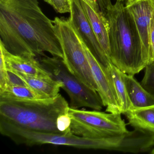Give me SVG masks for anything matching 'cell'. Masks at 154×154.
I'll list each match as a JSON object with an SVG mask.
<instances>
[{"mask_svg":"<svg viewBox=\"0 0 154 154\" xmlns=\"http://www.w3.org/2000/svg\"><path fill=\"white\" fill-rule=\"evenodd\" d=\"M9 72L17 76L26 85L41 94L45 99L56 96L63 86L62 82L53 78L38 77L17 71Z\"/></svg>","mask_w":154,"mask_h":154,"instance_id":"7c38bea8","label":"cell"},{"mask_svg":"<svg viewBox=\"0 0 154 154\" xmlns=\"http://www.w3.org/2000/svg\"><path fill=\"white\" fill-rule=\"evenodd\" d=\"M152 153H154V149H153V151H152Z\"/></svg>","mask_w":154,"mask_h":154,"instance_id":"484cf974","label":"cell"},{"mask_svg":"<svg viewBox=\"0 0 154 154\" xmlns=\"http://www.w3.org/2000/svg\"><path fill=\"white\" fill-rule=\"evenodd\" d=\"M116 1L122 2L124 1H127V0H116Z\"/></svg>","mask_w":154,"mask_h":154,"instance_id":"d4e9b609","label":"cell"},{"mask_svg":"<svg viewBox=\"0 0 154 154\" xmlns=\"http://www.w3.org/2000/svg\"><path fill=\"white\" fill-rule=\"evenodd\" d=\"M0 48H2L8 72L17 71L29 75L44 78H53L38 60L33 57L16 55L9 52L0 40Z\"/></svg>","mask_w":154,"mask_h":154,"instance_id":"8fae6325","label":"cell"},{"mask_svg":"<svg viewBox=\"0 0 154 154\" xmlns=\"http://www.w3.org/2000/svg\"><path fill=\"white\" fill-rule=\"evenodd\" d=\"M0 132L16 144L28 146L53 144L80 149L116 151L122 141V137L119 134L104 138L92 139L76 136L72 132L65 134L38 132L1 121Z\"/></svg>","mask_w":154,"mask_h":154,"instance_id":"277c9868","label":"cell"},{"mask_svg":"<svg viewBox=\"0 0 154 154\" xmlns=\"http://www.w3.org/2000/svg\"><path fill=\"white\" fill-rule=\"evenodd\" d=\"M80 1L100 45L105 54L110 59L109 42L107 19L102 14L101 12L97 13L95 12L82 0Z\"/></svg>","mask_w":154,"mask_h":154,"instance_id":"4fadbf2b","label":"cell"},{"mask_svg":"<svg viewBox=\"0 0 154 154\" xmlns=\"http://www.w3.org/2000/svg\"><path fill=\"white\" fill-rule=\"evenodd\" d=\"M69 19L82 41L97 60L105 68H108L111 62L100 45L80 0H72Z\"/></svg>","mask_w":154,"mask_h":154,"instance_id":"30bf717a","label":"cell"},{"mask_svg":"<svg viewBox=\"0 0 154 154\" xmlns=\"http://www.w3.org/2000/svg\"><path fill=\"white\" fill-rule=\"evenodd\" d=\"M123 77L130 100L134 108L154 105V95L145 90L133 75L123 73Z\"/></svg>","mask_w":154,"mask_h":154,"instance_id":"5bb4252c","label":"cell"},{"mask_svg":"<svg viewBox=\"0 0 154 154\" xmlns=\"http://www.w3.org/2000/svg\"><path fill=\"white\" fill-rule=\"evenodd\" d=\"M0 36L13 54L37 57L47 52L63 58L53 21L43 13L38 0H0Z\"/></svg>","mask_w":154,"mask_h":154,"instance_id":"6da1fadb","label":"cell"},{"mask_svg":"<svg viewBox=\"0 0 154 154\" xmlns=\"http://www.w3.org/2000/svg\"><path fill=\"white\" fill-rule=\"evenodd\" d=\"M72 133L86 138L99 139L128 131L121 113L69 108Z\"/></svg>","mask_w":154,"mask_h":154,"instance_id":"52a82bcc","label":"cell"},{"mask_svg":"<svg viewBox=\"0 0 154 154\" xmlns=\"http://www.w3.org/2000/svg\"><path fill=\"white\" fill-rule=\"evenodd\" d=\"M82 1L89 5L95 12L97 13H100V12L96 0H82Z\"/></svg>","mask_w":154,"mask_h":154,"instance_id":"cb8c5ba5","label":"cell"},{"mask_svg":"<svg viewBox=\"0 0 154 154\" xmlns=\"http://www.w3.org/2000/svg\"><path fill=\"white\" fill-rule=\"evenodd\" d=\"M114 85L120 105L122 114H125L134 109L128 94L124 82L123 72L112 63L107 68Z\"/></svg>","mask_w":154,"mask_h":154,"instance_id":"2e32d148","label":"cell"},{"mask_svg":"<svg viewBox=\"0 0 154 154\" xmlns=\"http://www.w3.org/2000/svg\"><path fill=\"white\" fill-rule=\"evenodd\" d=\"M18 80V77L16 81L12 79L8 86L0 90V101L45 99L41 94L26 85L22 81L17 82Z\"/></svg>","mask_w":154,"mask_h":154,"instance_id":"9a60e30c","label":"cell"},{"mask_svg":"<svg viewBox=\"0 0 154 154\" xmlns=\"http://www.w3.org/2000/svg\"><path fill=\"white\" fill-rule=\"evenodd\" d=\"M70 106L60 94L46 99L0 101V121L29 130L62 134L57 120Z\"/></svg>","mask_w":154,"mask_h":154,"instance_id":"3957f363","label":"cell"},{"mask_svg":"<svg viewBox=\"0 0 154 154\" xmlns=\"http://www.w3.org/2000/svg\"><path fill=\"white\" fill-rule=\"evenodd\" d=\"M63 53V60L68 70L84 83L97 91L82 41L70 19L55 18L52 20Z\"/></svg>","mask_w":154,"mask_h":154,"instance_id":"8992f818","label":"cell"},{"mask_svg":"<svg viewBox=\"0 0 154 154\" xmlns=\"http://www.w3.org/2000/svg\"><path fill=\"white\" fill-rule=\"evenodd\" d=\"M51 5L57 12L60 13H71L72 2L70 0H44Z\"/></svg>","mask_w":154,"mask_h":154,"instance_id":"ffe728a7","label":"cell"},{"mask_svg":"<svg viewBox=\"0 0 154 154\" xmlns=\"http://www.w3.org/2000/svg\"><path fill=\"white\" fill-rule=\"evenodd\" d=\"M133 128L154 132V105L133 109L124 114Z\"/></svg>","mask_w":154,"mask_h":154,"instance_id":"e0dca14e","label":"cell"},{"mask_svg":"<svg viewBox=\"0 0 154 154\" xmlns=\"http://www.w3.org/2000/svg\"><path fill=\"white\" fill-rule=\"evenodd\" d=\"M70 1H71V2H72V0H70Z\"/></svg>","mask_w":154,"mask_h":154,"instance_id":"4316f807","label":"cell"},{"mask_svg":"<svg viewBox=\"0 0 154 154\" xmlns=\"http://www.w3.org/2000/svg\"><path fill=\"white\" fill-rule=\"evenodd\" d=\"M38 61L53 79L63 83L62 88L70 98V108L87 107L100 111L104 107L98 92L88 87L73 74L65 64L63 58L45 55Z\"/></svg>","mask_w":154,"mask_h":154,"instance_id":"5b68a950","label":"cell"},{"mask_svg":"<svg viewBox=\"0 0 154 154\" xmlns=\"http://www.w3.org/2000/svg\"><path fill=\"white\" fill-rule=\"evenodd\" d=\"M145 69L144 76L140 84L145 90L154 95V62L148 65Z\"/></svg>","mask_w":154,"mask_h":154,"instance_id":"ac0fdd59","label":"cell"},{"mask_svg":"<svg viewBox=\"0 0 154 154\" xmlns=\"http://www.w3.org/2000/svg\"><path fill=\"white\" fill-rule=\"evenodd\" d=\"M71 118L68 112L61 114L57 118V127L61 134H67L71 132Z\"/></svg>","mask_w":154,"mask_h":154,"instance_id":"44dd1931","label":"cell"},{"mask_svg":"<svg viewBox=\"0 0 154 154\" xmlns=\"http://www.w3.org/2000/svg\"><path fill=\"white\" fill-rule=\"evenodd\" d=\"M0 90L4 89L11 82L10 73L8 71L2 48H0Z\"/></svg>","mask_w":154,"mask_h":154,"instance_id":"d6986e66","label":"cell"},{"mask_svg":"<svg viewBox=\"0 0 154 154\" xmlns=\"http://www.w3.org/2000/svg\"><path fill=\"white\" fill-rule=\"evenodd\" d=\"M81 41L93 77L97 86V92L102 100L104 107H106V111L122 114L120 105L114 85L107 68L97 60L82 39Z\"/></svg>","mask_w":154,"mask_h":154,"instance_id":"ba28073f","label":"cell"},{"mask_svg":"<svg viewBox=\"0 0 154 154\" xmlns=\"http://www.w3.org/2000/svg\"><path fill=\"white\" fill-rule=\"evenodd\" d=\"M125 7L135 22L144 57L150 63L153 61L149 34L154 13V0H127Z\"/></svg>","mask_w":154,"mask_h":154,"instance_id":"9c48e42d","label":"cell"},{"mask_svg":"<svg viewBox=\"0 0 154 154\" xmlns=\"http://www.w3.org/2000/svg\"><path fill=\"white\" fill-rule=\"evenodd\" d=\"M105 17L111 62L122 72L134 76L149 64L143 54L134 20L122 2H116Z\"/></svg>","mask_w":154,"mask_h":154,"instance_id":"7a4b0ae2","label":"cell"},{"mask_svg":"<svg viewBox=\"0 0 154 154\" xmlns=\"http://www.w3.org/2000/svg\"><path fill=\"white\" fill-rule=\"evenodd\" d=\"M149 44L152 61L154 62V13L151 20L150 26V34H149Z\"/></svg>","mask_w":154,"mask_h":154,"instance_id":"603a6c76","label":"cell"},{"mask_svg":"<svg viewBox=\"0 0 154 154\" xmlns=\"http://www.w3.org/2000/svg\"><path fill=\"white\" fill-rule=\"evenodd\" d=\"M100 11L102 14L105 17L109 10L113 6L111 0H96Z\"/></svg>","mask_w":154,"mask_h":154,"instance_id":"7402d4cb","label":"cell"}]
</instances>
